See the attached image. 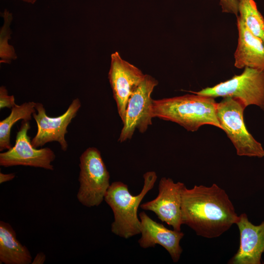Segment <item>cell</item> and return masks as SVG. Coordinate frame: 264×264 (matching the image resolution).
<instances>
[{
    "instance_id": "6da1fadb",
    "label": "cell",
    "mask_w": 264,
    "mask_h": 264,
    "mask_svg": "<svg viewBox=\"0 0 264 264\" xmlns=\"http://www.w3.org/2000/svg\"><path fill=\"white\" fill-rule=\"evenodd\" d=\"M181 221L198 236L207 239L220 237L236 224L239 216L224 190L210 186H185L181 195Z\"/></svg>"
},
{
    "instance_id": "7a4b0ae2",
    "label": "cell",
    "mask_w": 264,
    "mask_h": 264,
    "mask_svg": "<svg viewBox=\"0 0 264 264\" xmlns=\"http://www.w3.org/2000/svg\"><path fill=\"white\" fill-rule=\"evenodd\" d=\"M217 106L214 98L187 94L153 100L152 116L176 123L189 132H196L204 125L221 129L217 116Z\"/></svg>"
},
{
    "instance_id": "3957f363",
    "label": "cell",
    "mask_w": 264,
    "mask_h": 264,
    "mask_svg": "<svg viewBox=\"0 0 264 264\" xmlns=\"http://www.w3.org/2000/svg\"><path fill=\"white\" fill-rule=\"evenodd\" d=\"M157 178L155 172H146L143 175L142 189L135 196L131 194L128 185L121 181L110 184L104 200L113 213L114 220L111 224L112 233L125 239L140 234L141 222L137 210L144 197L153 188Z\"/></svg>"
},
{
    "instance_id": "277c9868",
    "label": "cell",
    "mask_w": 264,
    "mask_h": 264,
    "mask_svg": "<svg viewBox=\"0 0 264 264\" xmlns=\"http://www.w3.org/2000/svg\"><path fill=\"white\" fill-rule=\"evenodd\" d=\"M246 108L238 99L226 97L217 103V116L224 131L234 146L237 155L262 158L264 149L247 131L244 122Z\"/></svg>"
},
{
    "instance_id": "5b68a950",
    "label": "cell",
    "mask_w": 264,
    "mask_h": 264,
    "mask_svg": "<svg viewBox=\"0 0 264 264\" xmlns=\"http://www.w3.org/2000/svg\"><path fill=\"white\" fill-rule=\"evenodd\" d=\"M79 167L77 198L87 207L98 206L110 185V174L100 152L95 147L87 148L80 156Z\"/></svg>"
},
{
    "instance_id": "8992f818",
    "label": "cell",
    "mask_w": 264,
    "mask_h": 264,
    "mask_svg": "<svg viewBox=\"0 0 264 264\" xmlns=\"http://www.w3.org/2000/svg\"><path fill=\"white\" fill-rule=\"evenodd\" d=\"M189 92L214 98L232 97L245 108L256 105L264 111V71L246 67L241 74L228 80L198 91Z\"/></svg>"
},
{
    "instance_id": "52a82bcc",
    "label": "cell",
    "mask_w": 264,
    "mask_h": 264,
    "mask_svg": "<svg viewBox=\"0 0 264 264\" xmlns=\"http://www.w3.org/2000/svg\"><path fill=\"white\" fill-rule=\"evenodd\" d=\"M158 81L152 76L145 74L143 81L130 97L127 106L125 119L118 141L123 142L131 139L137 129L144 133L152 124L151 94Z\"/></svg>"
},
{
    "instance_id": "ba28073f",
    "label": "cell",
    "mask_w": 264,
    "mask_h": 264,
    "mask_svg": "<svg viewBox=\"0 0 264 264\" xmlns=\"http://www.w3.org/2000/svg\"><path fill=\"white\" fill-rule=\"evenodd\" d=\"M30 128L29 121L23 120L17 133L15 145L0 154V165L5 167L22 165L53 170L51 162L56 157L54 152L48 147L34 148L27 135Z\"/></svg>"
},
{
    "instance_id": "9c48e42d",
    "label": "cell",
    "mask_w": 264,
    "mask_h": 264,
    "mask_svg": "<svg viewBox=\"0 0 264 264\" xmlns=\"http://www.w3.org/2000/svg\"><path fill=\"white\" fill-rule=\"evenodd\" d=\"M81 103L78 98L74 99L67 110L62 115L55 117L47 115L45 109L40 103H36L34 112L32 116L36 122L37 132L31 140L34 148H39L48 142L57 141L61 149L65 152L68 144L65 139L67 133V128L72 120L76 116L81 108Z\"/></svg>"
},
{
    "instance_id": "30bf717a",
    "label": "cell",
    "mask_w": 264,
    "mask_h": 264,
    "mask_svg": "<svg viewBox=\"0 0 264 264\" xmlns=\"http://www.w3.org/2000/svg\"><path fill=\"white\" fill-rule=\"evenodd\" d=\"M145 76L140 69L123 59L118 52L111 54L108 78L123 123L129 100Z\"/></svg>"
},
{
    "instance_id": "8fae6325",
    "label": "cell",
    "mask_w": 264,
    "mask_h": 264,
    "mask_svg": "<svg viewBox=\"0 0 264 264\" xmlns=\"http://www.w3.org/2000/svg\"><path fill=\"white\" fill-rule=\"evenodd\" d=\"M184 183H175L171 178L162 177L158 184V194L154 199L144 202L140 208L153 212L162 222L181 231V195Z\"/></svg>"
},
{
    "instance_id": "7c38bea8",
    "label": "cell",
    "mask_w": 264,
    "mask_h": 264,
    "mask_svg": "<svg viewBox=\"0 0 264 264\" xmlns=\"http://www.w3.org/2000/svg\"><path fill=\"white\" fill-rule=\"evenodd\" d=\"M139 216L141 235L138 241L140 246L146 249L159 244L168 251L173 262H178L183 251L180 242L184 234L181 231L167 228L154 220L144 211L141 212Z\"/></svg>"
},
{
    "instance_id": "4fadbf2b",
    "label": "cell",
    "mask_w": 264,
    "mask_h": 264,
    "mask_svg": "<svg viewBox=\"0 0 264 264\" xmlns=\"http://www.w3.org/2000/svg\"><path fill=\"white\" fill-rule=\"evenodd\" d=\"M236 224L240 234V247L228 264H261L264 253V220L254 225L242 213Z\"/></svg>"
},
{
    "instance_id": "5bb4252c",
    "label": "cell",
    "mask_w": 264,
    "mask_h": 264,
    "mask_svg": "<svg viewBox=\"0 0 264 264\" xmlns=\"http://www.w3.org/2000/svg\"><path fill=\"white\" fill-rule=\"evenodd\" d=\"M237 18L238 44L234 53V66L264 71V42L253 34Z\"/></svg>"
},
{
    "instance_id": "9a60e30c",
    "label": "cell",
    "mask_w": 264,
    "mask_h": 264,
    "mask_svg": "<svg viewBox=\"0 0 264 264\" xmlns=\"http://www.w3.org/2000/svg\"><path fill=\"white\" fill-rule=\"evenodd\" d=\"M32 258L28 248L17 239L11 225L0 221V262L5 264H32Z\"/></svg>"
},
{
    "instance_id": "2e32d148",
    "label": "cell",
    "mask_w": 264,
    "mask_h": 264,
    "mask_svg": "<svg viewBox=\"0 0 264 264\" xmlns=\"http://www.w3.org/2000/svg\"><path fill=\"white\" fill-rule=\"evenodd\" d=\"M36 103L25 102L20 105L15 104L11 109L10 115L0 122V151L10 149V133L12 126L17 121L31 120L32 116L36 112Z\"/></svg>"
},
{
    "instance_id": "e0dca14e",
    "label": "cell",
    "mask_w": 264,
    "mask_h": 264,
    "mask_svg": "<svg viewBox=\"0 0 264 264\" xmlns=\"http://www.w3.org/2000/svg\"><path fill=\"white\" fill-rule=\"evenodd\" d=\"M238 17L247 28L264 42V18L254 0H238Z\"/></svg>"
},
{
    "instance_id": "ac0fdd59",
    "label": "cell",
    "mask_w": 264,
    "mask_h": 264,
    "mask_svg": "<svg viewBox=\"0 0 264 264\" xmlns=\"http://www.w3.org/2000/svg\"><path fill=\"white\" fill-rule=\"evenodd\" d=\"M13 95H8L7 89L4 86L0 88V109L4 108L12 109L15 105Z\"/></svg>"
},
{
    "instance_id": "d6986e66",
    "label": "cell",
    "mask_w": 264,
    "mask_h": 264,
    "mask_svg": "<svg viewBox=\"0 0 264 264\" xmlns=\"http://www.w3.org/2000/svg\"><path fill=\"white\" fill-rule=\"evenodd\" d=\"M220 5L222 12L233 14L238 17V0H220Z\"/></svg>"
},
{
    "instance_id": "ffe728a7",
    "label": "cell",
    "mask_w": 264,
    "mask_h": 264,
    "mask_svg": "<svg viewBox=\"0 0 264 264\" xmlns=\"http://www.w3.org/2000/svg\"><path fill=\"white\" fill-rule=\"evenodd\" d=\"M15 173L3 174L0 173V183L12 180L15 177Z\"/></svg>"
},
{
    "instance_id": "44dd1931",
    "label": "cell",
    "mask_w": 264,
    "mask_h": 264,
    "mask_svg": "<svg viewBox=\"0 0 264 264\" xmlns=\"http://www.w3.org/2000/svg\"><path fill=\"white\" fill-rule=\"evenodd\" d=\"M45 260V255L43 252L38 253L33 261L32 262V264H44Z\"/></svg>"
},
{
    "instance_id": "7402d4cb",
    "label": "cell",
    "mask_w": 264,
    "mask_h": 264,
    "mask_svg": "<svg viewBox=\"0 0 264 264\" xmlns=\"http://www.w3.org/2000/svg\"><path fill=\"white\" fill-rule=\"evenodd\" d=\"M24 2L31 3V4H34L37 0H21Z\"/></svg>"
}]
</instances>
